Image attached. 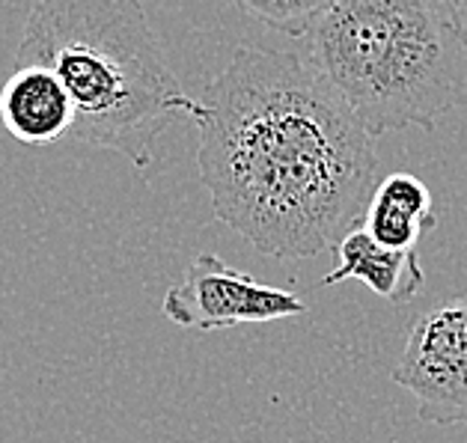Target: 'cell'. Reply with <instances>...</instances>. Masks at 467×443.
<instances>
[{"instance_id": "6da1fadb", "label": "cell", "mask_w": 467, "mask_h": 443, "mask_svg": "<svg viewBox=\"0 0 467 443\" xmlns=\"http://www.w3.org/2000/svg\"><path fill=\"white\" fill-rule=\"evenodd\" d=\"M193 125L214 221L265 256L337 247L379 185L375 138L289 51L238 48L202 89Z\"/></svg>"}, {"instance_id": "7a4b0ae2", "label": "cell", "mask_w": 467, "mask_h": 443, "mask_svg": "<svg viewBox=\"0 0 467 443\" xmlns=\"http://www.w3.org/2000/svg\"><path fill=\"white\" fill-rule=\"evenodd\" d=\"M27 63L66 87L72 140L117 152L138 170L152 164L170 125L202 117V98L179 84L140 0H36L16 51V66Z\"/></svg>"}, {"instance_id": "3957f363", "label": "cell", "mask_w": 467, "mask_h": 443, "mask_svg": "<svg viewBox=\"0 0 467 443\" xmlns=\"http://www.w3.org/2000/svg\"><path fill=\"white\" fill-rule=\"evenodd\" d=\"M306 42L372 138L431 131L467 105V39L443 0H337Z\"/></svg>"}, {"instance_id": "277c9868", "label": "cell", "mask_w": 467, "mask_h": 443, "mask_svg": "<svg viewBox=\"0 0 467 443\" xmlns=\"http://www.w3.org/2000/svg\"><path fill=\"white\" fill-rule=\"evenodd\" d=\"M390 378L431 426H467V298L426 310L411 325Z\"/></svg>"}, {"instance_id": "5b68a950", "label": "cell", "mask_w": 467, "mask_h": 443, "mask_svg": "<svg viewBox=\"0 0 467 443\" xmlns=\"http://www.w3.org/2000/svg\"><path fill=\"white\" fill-rule=\"evenodd\" d=\"M161 313L185 331L209 334L238 325L295 319L306 313V304L292 289L268 286L244 271L230 268L221 256L200 253L188 265L182 283L167 289Z\"/></svg>"}, {"instance_id": "8992f818", "label": "cell", "mask_w": 467, "mask_h": 443, "mask_svg": "<svg viewBox=\"0 0 467 443\" xmlns=\"http://www.w3.org/2000/svg\"><path fill=\"white\" fill-rule=\"evenodd\" d=\"M0 125L21 146H54L72 134L75 105L45 66H16L0 87Z\"/></svg>"}, {"instance_id": "52a82bcc", "label": "cell", "mask_w": 467, "mask_h": 443, "mask_svg": "<svg viewBox=\"0 0 467 443\" xmlns=\"http://www.w3.org/2000/svg\"><path fill=\"white\" fill-rule=\"evenodd\" d=\"M337 268L322 277V286L358 280L369 292L390 304H411L423 292V265L417 250H393L379 244L363 226L351 230L337 242Z\"/></svg>"}, {"instance_id": "ba28073f", "label": "cell", "mask_w": 467, "mask_h": 443, "mask_svg": "<svg viewBox=\"0 0 467 443\" xmlns=\"http://www.w3.org/2000/svg\"><path fill=\"white\" fill-rule=\"evenodd\" d=\"M360 226L384 247L417 250L420 238L438 226L429 185L414 173L384 176L363 209Z\"/></svg>"}, {"instance_id": "9c48e42d", "label": "cell", "mask_w": 467, "mask_h": 443, "mask_svg": "<svg viewBox=\"0 0 467 443\" xmlns=\"http://www.w3.org/2000/svg\"><path fill=\"white\" fill-rule=\"evenodd\" d=\"M235 4L265 27L286 33L292 39H306L318 21L337 6V0H235Z\"/></svg>"}, {"instance_id": "30bf717a", "label": "cell", "mask_w": 467, "mask_h": 443, "mask_svg": "<svg viewBox=\"0 0 467 443\" xmlns=\"http://www.w3.org/2000/svg\"><path fill=\"white\" fill-rule=\"evenodd\" d=\"M443 4H447L452 21L459 25V30L464 33V39H467V0H443Z\"/></svg>"}]
</instances>
